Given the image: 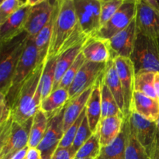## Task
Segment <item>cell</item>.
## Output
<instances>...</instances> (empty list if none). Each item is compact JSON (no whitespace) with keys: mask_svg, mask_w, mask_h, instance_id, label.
Here are the masks:
<instances>
[{"mask_svg":"<svg viewBox=\"0 0 159 159\" xmlns=\"http://www.w3.org/2000/svg\"><path fill=\"white\" fill-rule=\"evenodd\" d=\"M89 37L79 26L73 0H61L48 59L57 57Z\"/></svg>","mask_w":159,"mask_h":159,"instance_id":"cell-1","label":"cell"},{"mask_svg":"<svg viewBox=\"0 0 159 159\" xmlns=\"http://www.w3.org/2000/svg\"><path fill=\"white\" fill-rule=\"evenodd\" d=\"M29 37L28 33L24 31L9 41L0 43V94H7Z\"/></svg>","mask_w":159,"mask_h":159,"instance_id":"cell-2","label":"cell"},{"mask_svg":"<svg viewBox=\"0 0 159 159\" xmlns=\"http://www.w3.org/2000/svg\"><path fill=\"white\" fill-rule=\"evenodd\" d=\"M32 123L33 117L21 124L10 118L0 124V159H11L27 147Z\"/></svg>","mask_w":159,"mask_h":159,"instance_id":"cell-3","label":"cell"},{"mask_svg":"<svg viewBox=\"0 0 159 159\" xmlns=\"http://www.w3.org/2000/svg\"><path fill=\"white\" fill-rule=\"evenodd\" d=\"M39 64L38 53L34 37H30L28 39L27 44L22 54L20 60L17 65L16 68L14 71L11 82L10 88L7 94L5 96L6 102L9 107H12L17 95L20 93L22 86L26 79L30 77L31 74Z\"/></svg>","mask_w":159,"mask_h":159,"instance_id":"cell-4","label":"cell"},{"mask_svg":"<svg viewBox=\"0 0 159 159\" xmlns=\"http://www.w3.org/2000/svg\"><path fill=\"white\" fill-rule=\"evenodd\" d=\"M44 64L42 63L37 65L34 72L26 79L17 95L16 99L11 107V118L13 120L21 124L33 117L31 107L38 89Z\"/></svg>","mask_w":159,"mask_h":159,"instance_id":"cell-5","label":"cell"},{"mask_svg":"<svg viewBox=\"0 0 159 159\" xmlns=\"http://www.w3.org/2000/svg\"><path fill=\"white\" fill-rule=\"evenodd\" d=\"M130 59L135 74L141 71L159 72V40L138 34Z\"/></svg>","mask_w":159,"mask_h":159,"instance_id":"cell-6","label":"cell"},{"mask_svg":"<svg viewBox=\"0 0 159 159\" xmlns=\"http://www.w3.org/2000/svg\"><path fill=\"white\" fill-rule=\"evenodd\" d=\"M81 30L85 35L93 37L100 29L102 2L99 0H73Z\"/></svg>","mask_w":159,"mask_h":159,"instance_id":"cell-7","label":"cell"},{"mask_svg":"<svg viewBox=\"0 0 159 159\" xmlns=\"http://www.w3.org/2000/svg\"><path fill=\"white\" fill-rule=\"evenodd\" d=\"M137 1H125L111 19L93 37L109 40L127 27L135 19Z\"/></svg>","mask_w":159,"mask_h":159,"instance_id":"cell-8","label":"cell"},{"mask_svg":"<svg viewBox=\"0 0 159 159\" xmlns=\"http://www.w3.org/2000/svg\"><path fill=\"white\" fill-rule=\"evenodd\" d=\"M65 106L49 117L48 127L37 149L40 152L42 159H51L53 154L58 148L65 134L64 114Z\"/></svg>","mask_w":159,"mask_h":159,"instance_id":"cell-9","label":"cell"},{"mask_svg":"<svg viewBox=\"0 0 159 159\" xmlns=\"http://www.w3.org/2000/svg\"><path fill=\"white\" fill-rule=\"evenodd\" d=\"M107 63H95L85 61L71 83L68 93L69 101L82 94L96 83L105 71Z\"/></svg>","mask_w":159,"mask_h":159,"instance_id":"cell-10","label":"cell"},{"mask_svg":"<svg viewBox=\"0 0 159 159\" xmlns=\"http://www.w3.org/2000/svg\"><path fill=\"white\" fill-rule=\"evenodd\" d=\"M135 22L138 34L159 40V9L144 0H137Z\"/></svg>","mask_w":159,"mask_h":159,"instance_id":"cell-11","label":"cell"},{"mask_svg":"<svg viewBox=\"0 0 159 159\" xmlns=\"http://www.w3.org/2000/svg\"><path fill=\"white\" fill-rule=\"evenodd\" d=\"M137 37L138 30L134 19L126 29L107 40L112 58L117 57L130 58Z\"/></svg>","mask_w":159,"mask_h":159,"instance_id":"cell-12","label":"cell"},{"mask_svg":"<svg viewBox=\"0 0 159 159\" xmlns=\"http://www.w3.org/2000/svg\"><path fill=\"white\" fill-rule=\"evenodd\" d=\"M113 59L124 93V102H125L124 118H127L130 114V107L134 93L136 74H135L134 65L130 58L117 57Z\"/></svg>","mask_w":159,"mask_h":159,"instance_id":"cell-13","label":"cell"},{"mask_svg":"<svg viewBox=\"0 0 159 159\" xmlns=\"http://www.w3.org/2000/svg\"><path fill=\"white\" fill-rule=\"evenodd\" d=\"M128 120L131 134L149 154L158 130L157 122L148 120L134 112L130 113Z\"/></svg>","mask_w":159,"mask_h":159,"instance_id":"cell-14","label":"cell"},{"mask_svg":"<svg viewBox=\"0 0 159 159\" xmlns=\"http://www.w3.org/2000/svg\"><path fill=\"white\" fill-rule=\"evenodd\" d=\"M57 0H43L39 4L31 6L24 30L30 37L35 38L48 23L54 12Z\"/></svg>","mask_w":159,"mask_h":159,"instance_id":"cell-15","label":"cell"},{"mask_svg":"<svg viewBox=\"0 0 159 159\" xmlns=\"http://www.w3.org/2000/svg\"><path fill=\"white\" fill-rule=\"evenodd\" d=\"M31 6L25 4L0 25V43L7 42L24 32L25 24Z\"/></svg>","mask_w":159,"mask_h":159,"instance_id":"cell-16","label":"cell"},{"mask_svg":"<svg viewBox=\"0 0 159 159\" xmlns=\"http://www.w3.org/2000/svg\"><path fill=\"white\" fill-rule=\"evenodd\" d=\"M130 134L128 117L124 118L122 130L119 136L112 144L101 147L100 152L96 159H126V148Z\"/></svg>","mask_w":159,"mask_h":159,"instance_id":"cell-17","label":"cell"},{"mask_svg":"<svg viewBox=\"0 0 159 159\" xmlns=\"http://www.w3.org/2000/svg\"><path fill=\"white\" fill-rule=\"evenodd\" d=\"M60 6L61 0H57L55 7H54V12H53L49 21L42 28L41 30L38 33V34L34 38L37 53H38L39 64L45 63L47 59H48L50 45H51V39H52L53 31H54V23H55L57 14H58Z\"/></svg>","mask_w":159,"mask_h":159,"instance_id":"cell-18","label":"cell"},{"mask_svg":"<svg viewBox=\"0 0 159 159\" xmlns=\"http://www.w3.org/2000/svg\"><path fill=\"white\" fill-rule=\"evenodd\" d=\"M131 112L138 113L148 120L157 122L159 120V99L134 92L130 107Z\"/></svg>","mask_w":159,"mask_h":159,"instance_id":"cell-19","label":"cell"},{"mask_svg":"<svg viewBox=\"0 0 159 159\" xmlns=\"http://www.w3.org/2000/svg\"><path fill=\"white\" fill-rule=\"evenodd\" d=\"M82 52L85 60L95 63H107L111 58L107 40L94 37L86 40Z\"/></svg>","mask_w":159,"mask_h":159,"instance_id":"cell-20","label":"cell"},{"mask_svg":"<svg viewBox=\"0 0 159 159\" xmlns=\"http://www.w3.org/2000/svg\"><path fill=\"white\" fill-rule=\"evenodd\" d=\"M102 75L94 85L91 95L85 107L86 116L89 127L93 134L97 132L102 119V102H101V83Z\"/></svg>","mask_w":159,"mask_h":159,"instance_id":"cell-21","label":"cell"},{"mask_svg":"<svg viewBox=\"0 0 159 159\" xmlns=\"http://www.w3.org/2000/svg\"><path fill=\"white\" fill-rule=\"evenodd\" d=\"M102 79L113 94V96H114L120 109L124 115L125 102H124V93H123L120 80L119 75H118L117 71H116L114 59L112 57L107 63V67H106L105 71H104Z\"/></svg>","mask_w":159,"mask_h":159,"instance_id":"cell-22","label":"cell"},{"mask_svg":"<svg viewBox=\"0 0 159 159\" xmlns=\"http://www.w3.org/2000/svg\"><path fill=\"white\" fill-rule=\"evenodd\" d=\"M124 118L121 116H109L101 120L98 127L101 147L112 144L122 130Z\"/></svg>","mask_w":159,"mask_h":159,"instance_id":"cell-23","label":"cell"},{"mask_svg":"<svg viewBox=\"0 0 159 159\" xmlns=\"http://www.w3.org/2000/svg\"><path fill=\"white\" fill-rule=\"evenodd\" d=\"M93 86L89 87L72 100H70L65 105L64 114V130L66 131L82 114L85 109L88 99L93 89Z\"/></svg>","mask_w":159,"mask_h":159,"instance_id":"cell-24","label":"cell"},{"mask_svg":"<svg viewBox=\"0 0 159 159\" xmlns=\"http://www.w3.org/2000/svg\"><path fill=\"white\" fill-rule=\"evenodd\" d=\"M86 40L75 45V46L70 48V49L67 50L66 51H65V52L61 54L59 56H57L55 69V78H54V84L53 91H54V90H56L58 88V85L60 84L62 78L65 75V72L69 69L70 67L74 63L75 60L78 57V55L82 52V50Z\"/></svg>","mask_w":159,"mask_h":159,"instance_id":"cell-25","label":"cell"},{"mask_svg":"<svg viewBox=\"0 0 159 159\" xmlns=\"http://www.w3.org/2000/svg\"><path fill=\"white\" fill-rule=\"evenodd\" d=\"M68 101V90L64 88H57L41 101L40 109L48 115V117H50L56 112L63 108Z\"/></svg>","mask_w":159,"mask_h":159,"instance_id":"cell-26","label":"cell"},{"mask_svg":"<svg viewBox=\"0 0 159 159\" xmlns=\"http://www.w3.org/2000/svg\"><path fill=\"white\" fill-rule=\"evenodd\" d=\"M48 123H49V117L44 112L40 109L33 116V123L30 132L28 147H38L46 133Z\"/></svg>","mask_w":159,"mask_h":159,"instance_id":"cell-27","label":"cell"},{"mask_svg":"<svg viewBox=\"0 0 159 159\" xmlns=\"http://www.w3.org/2000/svg\"><path fill=\"white\" fill-rule=\"evenodd\" d=\"M57 58V57L48 58L44 64V68L40 77L38 87L41 95V101L49 96L53 91Z\"/></svg>","mask_w":159,"mask_h":159,"instance_id":"cell-28","label":"cell"},{"mask_svg":"<svg viewBox=\"0 0 159 159\" xmlns=\"http://www.w3.org/2000/svg\"><path fill=\"white\" fill-rule=\"evenodd\" d=\"M101 102H102V119L101 120L109 116H114L124 118V113L120 109L114 96H113L102 79L101 83Z\"/></svg>","mask_w":159,"mask_h":159,"instance_id":"cell-29","label":"cell"},{"mask_svg":"<svg viewBox=\"0 0 159 159\" xmlns=\"http://www.w3.org/2000/svg\"><path fill=\"white\" fill-rule=\"evenodd\" d=\"M155 74V72L153 71H141L135 75L134 92L158 99L154 86Z\"/></svg>","mask_w":159,"mask_h":159,"instance_id":"cell-30","label":"cell"},{"mask_svg":"<svg viewBox=\"0 0 159 159\" xmlns=\"http://www.w3.org/2000/svg\"><path fill=\"white\" fill-rule=\"evenodd\" d=\"M101 150L99 133L96 132L93 136L79 149L75 158H89L96 159Z\"/></svg>","mask_w":159,"mask_h":159,"instance_id":"cell-31","label":"cell"},{"mask_svg":"<svg viewBox=\"0 0 159 159\" xmlns=\"http://www.w3.org/2000/svg\"><path fill=\"white\" fill-rule=\"evenodd\" d=\"M85 61L86 60H85L83 54H82V52H81L78 55V57H76V59L75 60L72 65L65 72V75L63 76L60 84H59L58 88H64L67 90L69 89L70 86H71V83L74 81L75 78L77 75L78 72H79L80 68L82 67V65H84Z\"/></svg>","mask_w":159,"mask_h":159,"instance_id":"cell-32","label":"cell"},{"mask_svg":"<svg viewBox=\"0 0 159 159\" xmlns=\"http://www.w3.org/2000/svg\"><path fill=\"white\" fill-rule=\"evenodd\" d=\"M126 159H150L147 151L131 133L126 148Z\"/></svg>","mask_w":159,"mask_h":159,"instance_id":"cell-33","label":"cell"},{"mask_svg":"<svg viewBox=\"0 0 159 159\" xmlns=\"http://www.w3.org/2000/svg\"><path fill=\"white\" fill-rule=\"evenodd\" d=\"M93 132L91 130L86 114H85V116L84 117L83 120H82V124H81L80 127L78 130V133L76 134L74 142H73L72 145L71 147V150L75 153V155L78 151H79V149L93 136Z\"/></svg>","mask_w":159,"mask_h":159,"instance_id":"cell-34","label":"cell"},{"mask_svg":"<svg viewBox=\"0 0 159 159\" xmlns=\"http://www.w3.org/2000/svg\"><path fill=\"white\" fill-rule=\"evenodd\" d=\"M124 0H107L102 2L100 15V28L105 25L124 4Z\"/></svg>","mask_w":159,"mask_h":159,"instance_id":"cell-35","label":"cell"},{"mask_svg":"<svg viewBox=\"0 0 159 159\" xmlns=\"http://www.w3.org/2000/svg\"><path fill=\"white\" fill-rule=\"evenodd\" d=\"M86 114V112H85V109L83 110V112L82 113V114L79 116L77 120H75V122L66 130L65 131L64 134V136L62 138L60 144H59V148H71L73 142L75 141V138L76 134L78 133V130H79V127H80L81 124H82V120H83L84 117L85 116Z\"/></svg>","mask_w":159,"mask_h":159,"instance_id":"cell-36","label":"cell"},{"mask_svg":"<svg viewBox=\"0 0 159 159\" xmlns=\"http://www.w3.org/2000/svg\"><path fill=\"white\" fill-rule=\"evenodd\" d=\"M26 4L22 0H5L0 3V25Z\"/></svg>","mask_w":159,"mask_h":159,"instance_id":"cell-37","label":"cell"},{"mask_svg":"<svg viewBox=\"0 0 159 159\" xmlns=\"http://www.w3.org/2000/svg\"><path fill=\"white\" fill-rule=\"evenodd\" d=\"M11 118V109L6 102V98L0 94V124H2Z\"/></svg>","mask_w":159,"mask_h":159,"instance_id":"cell-38","label":"cell"},{"mask_svg":"<svg viewBox=\"0 0 159 159\" xmlns=\"http://www.w3.org/2000/svg\"><path fill=\"white\" fill-rule=\"evenodd\" d=\"M75 153L71 148H57L51 159H74Z\"/></svg>","mask_w":159,"mask_h":159,"instance_id":"cell-39","label":"cell"},{"mask_svg":"<svg viewBox=\"0 0 159 159\" xmlns=\"http://www.w3.org/2000/svg\"><path fill=\"white\" fill-rule=\"evenodd\" d=\"M148 155L150 159H159V130L157 132L155 141L152 144Z\"/></svg>","mask_w":159,"mask_h":159,"instance_id":"cell-40","label":"cell"},{"mask_svg":"<svg viewBox=\"0 0 159 159\" xmlns=\"http://www.w3.org/2000/svg\"><path fill=\"white\" fill-rule=\"evenodd\" d=\"M26 159H42L41 154L37 148H29Z\"/></svg>","mask_w":159,"mask_h":159,"instance_id":"cell-41","label":"cell"},{"mask_svg":"<svg viewBox=\"0 0 159 159\" xmlns=\"http://www.w3.org/2000/svg\"><path fill=\"white\" fill-rule=\"evenodd\" d=\"M28 149H29V147H26L24 148H23L22 150L19 151L17 153H16L15 155H13L11 159H26V154H27Z\"/></svg>","mask_w":159,"mask_h":159,"instance_id":"cell-42","label":"cell"},{"mask_svg":"<svg viewBox=\"0 0 159 159\" xmlns=\"http://www.w3.org/2000/svg\"><path fill=\"white\" fill-rule=\"evenodd\" d=\"M154 86L157 97L159 99V72H155V79H154Z\"/></svg>","mask_w":159,"mask_h":159,"instance_id":"cell-43","label":"cell"},{"mask_svg":"<svg viewBox=\"0 0 159 159\" xmlns=\"http://www.w3.org/2000/svg\"><path fill=\"white\" fill-rule=\"evenodd\" d=\"M144 2L148 3V5H150L152 7L155 8V9H159V2L158 0H144Z\"/></svg>","mask_w":159,"mask_h":159,"instance_id":"cell-44","label":"cell"},{"mask_svg":"<svg viewBox=\"0 0 159 159\" xmlns=\"http://www.w3.org/2000/svg\"><path fill=\"white\" fill-rule=\"evenodd\" d=\"M43 0H26V4L30 6H34L35 5L39 4L40 2H43Z\"/></svg>","mask_w":159,"mask_h":159,"instance_id":"cell-45","label":"cell"},{"mask_svg":"<svg viewBox=\"0 0 159 159\" xmlns=\"http://www.w3.org/2000/svg\"><path fill=\"white\" fill-rule=\"evenodd\" d=\"M74 159H92V158H75Z\"/></svg>","mask_w":159,"mask_h":159,"instance_id":"cell-46","label":"cell"},{"mask_svg":"<svg viewBox=\"0 0 159 159\" xmlns=\"http://www.w3.org/2000/svg\"><path fill=\"white\" fill-rule=\"evenodd\" d=\"M157 124H158V130H159V120L158 121H157Z\"/></svg>","mask_w":159,"mask_h":159,"instance_id":"cell-47","label":"cell"},{"mask_svg":"<svg viewBox=\"0 0 159 159\" xmlns=\"http://www.w3.org/2000/svg\"><path fill=\"white\" fill-rule=\"evenodd\" d=\"M99 1H100V2H103L107 1V0H99Z\"/></svg>","mask_w":159,"mask_h":159,"instance_id":"cell-48","label":"cell"},{"mask_svg":"<svg viewBox=\"0 0 159 159\" xmlns=\"http://www.w3.org/2000/svg\"><path fill=\"white\" fill-rule=\"evenodd\" d=\"M124 1H137V0H124Z\"/></svg>","mask_w":159,"mask_h":159,"instance_id":"cell-49","label":"cell"},{"mask_svg":"<svg viewBox=\"0 0 159 159\" xmlns=\"http://www.w3.org/2000/svg\"><path fill=\"white\" fill-rule=\"evenodd\" d=\"M3 1H5V0H0V3H1V2H2Z\"/></svg>","mask_w":159,"mask_h":159,"instance_id":"cell-50","label":"cell"}]
</instances>
